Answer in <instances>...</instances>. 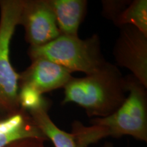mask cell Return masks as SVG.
Listing matches in <instances>:
<instances>
[{"mask_svg":"<svg viewBox=\"0 0 147 147\" xmlns=\"http://www.w3.org/2000/svg\"><path fill=\"white\" fill-rule=\"evenodd\" d=\"M48 107H42L28 113L36 126L47 140H51L55 147H80L74 136L61 129L51 120Z\"/></svg>","mask_w":147,"mask_h":147,"instance_id":"obj_10","label":"cell"},{"mask_svg":"<svg viewBox=\"0 0 147 147\" xmlns=\"http://www.w3.org/2000/svg\"><path fill=\"white\" fill-rule=\"evenodd\" d=\"M103 147H115V146H114V145H113V143L107 142H106L105 144H104V146H103Z\"/></svg>","mask_w":147,"mask_h":147,"instance_id":"obj_14","label":"cell"},{"mask_svg":"<svg viewBox=\"0 0 147 147\" xmlns=\"http://www.w3.org/2000/svg\"><path fill=\"white\" fill-rule=\"evenodd\" d=\"M31 61V65L19 74V88H30L42 95L64 88L73 78L70 71L57 63L42 58Z\"/></svg>","mask_w":147,"mask_h":147,"instance_id":"obj_7","label":"cell"},{"mask_svg":"<svg viewBox=\"0 0 147 147\" xmlns=\"http://www.w3.org/2000/svg\"><path fill=\"white\" fill-rule=\"evenodd\" d=\"M130 2L131 1H102V14L115 24L121 12Z\"/></svg>","mask_w":147,"mask_h":147,"instance_id":"obj_12","label":"cell"},{"mask_svg":"<svg viewBox=\"0 0 147 147\" xmlns=\"http://www.w3.org/2000/svg\"><path fill=\"white\" fill-rule=\"evenodd\" d=\"M19 25L29 47H41L61 36L50 0H24Z\"/></svg>","mask_w":147,"mask_h":147,"instance_id":"obj_5","label":"cell"},{"mask_svg":"<svg viewBox=\"0 0 147 147\" xmlns=\"http://www.w3.org/2000/svg\"><path fill=\"white\" fill-rule=\"evenodd\" d=\"M31 60L42 58L65 67L71 71L87 75L98 72L108 63L102 53L97 34L87 39L61 35L52 42L38 47H29Z\"/></svg>","mask_w":147,"mask_h":147,"instance_id":"obj_2","label":"cell"},{"mask_svg":"<svg viewBox=\"0 0 147 147\" xmlns=\"http://www.w3.org/2000/svg\"><path fill=\"white\" fill-rule=\"evenodd\" d=\"M115 25L118 27L126 25H132L147 36L146 0L131 1L121 12Z\"/></svg>","mask_w":147,"mask_h":147,"instance_id":"obj_11","label":"cell"},{"mask_svg":"<svg viewBox=\"0 0 147 147\" xmlns=\"http://www.w3.org/2000/svg\"><path fill=\"white\" fill-rule=\"evenodd\" d=\"M46 140L36 138H27L16 140L5 147H46Z\"/></svg>","mask_w":147,"mask_h":147,"instance_id":"obj_13","label":"cell"},{"mask_svg":"<svg viewBox=\"0 0 147 147\" xmlns=\"http://www.w3.org/2000/svg\"><path fill=\"white\" fill-rule=\"evenodd\" d=\"M27 138L48 140L27 110L21 108L12 115L0 118V147Z\"/></svg>","mask_w":147,"mask_h":147,"instance_id":"obj_8","label":"cell"},{"mask_svg":"<svg viewBox=\"0 0 147 147\" xmlns=\"http://www.w3.org/2000/svg\"><path fill=\"white\" fill-rule=\"evenodd\" d=\"M128 96L119 109L108 117L93 118L90 123L98 127L104 138H119L130 136L147 141L146 88L132 75L125 77Z\"/></svg>","mask_w":147,"mask_h":147,"instance_id":"obj_3","label":"cell"},{"mask_svg":"<svg viewBox=\"0 0 147 147\" xmlns=\"http://www.w3.org/2000/svg\"><path fill=\"white\" fill-rule=\"evenodd\" d=\"M61 35L77 37L79 27L85 17L86 0H50Z\"/></svg>","mask_w":147,"mask_h":147,"instance_id":"obj_9","label":"cell"},{"mask_svg":"<svg viewBox=\"0 0 147 147\" xmlns=\"http://www.w3.org/2000/svg\"><path fill=\"white\" fill-rule=\"evenodd\" d=\"M62 104L74 103L84 108L89 117H108L123 104L127 90L125 77L110 62L98 72L74 78L64 87Z\"/></svg>","mask_w":147,"mask_h":147,"instance_id":"obj_1","label":"cell"},{"mask_svg":"<svg viewBox=\"0 0 147 147\" xmlns=\"http://www.w3.org/2000/svg\"><path fill=\"white\" fill-rule=\"evenodd\" d=\"M119 29L113 52L116 63L129 69L147 88V36L132 25Z\"/></svg>","mask_w":147,"mask_h":147,"instance_id":"obj_6","label":"cell"},{"mask_svg":"<svg viewBox=\"0 0 147 147\" xmlns=\"http://www.w3.org/2000/svg\"><path fill=\"white\" fill-rule=\"evenodd\" d=\"M24 0H0V118L21 109L18 99L19 74L10 60L11 40L19 25Z\"/></svg>","mask_w":147,"mask_h":147,"instance_id":"obj_4","label":"cell"}]
</instances>
